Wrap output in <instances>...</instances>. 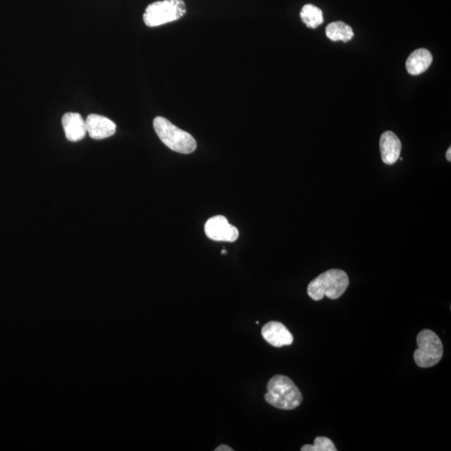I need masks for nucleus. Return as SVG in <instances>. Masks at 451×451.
<instances>
[{"label":"nucleus","mask_w":451,"mask_h":451,"mask_svg":"<svg viewBox=\"0 0 451 451\" xmlns=\"http://www.w3.org/2000/svg\"><path fill=\"white\" fill-rule=\"evenodd\" d=\"M350 280L343 270L331 269L314 278L307 286V292L314 301H321L325 296L338 299L346 293Z\"/></svg>","instance_id":"f03ea898"},{"label":"nucleus","mask_w":451,"mask_h":451,"mask_svg":"<svg viewBox=\"0 0 451 451\" xmlns=\"http://www.w3.org/2000/svg\"><path fill=\"white\" fill-rule=\"evenodd\" d=\"M85 124L90 137L95 140L112 137L117 130V126L112 121L100 114H89L86 118Z\"/></svg>","instance_id":"6e6552de"},{"label":"nucleus","mask_w":451,"mask_h":451,"mask_svg":"<svg viewBox=\"0 0 451 451\" xmlns=\"http://www.w3.org/2000/svg\"><path fill=\"white\" fill-rule=\"evenodd\" d=\"M326 35L331 40H341L346 43L352 39L355 34L351 26L342 22H337L330 23L326 27Z\"/></svg>","instance_id":"f8f14e48"},{"label":"nucleus","mask_w":451,"mask_h":451,"mask_svg":"<svg viewBox=\"0 0 451 451\" xmlns=\"http://www.w3.org/2000/svg\"><path fill=\"white\" fill-rule=\"evenodd\" d=\"M265 400L277 409L292 411L302 404L303 395L293 381L285 375H277L266 385Z\"/></svg>","instance_id":"f257e3e1"},{"label":"nucleus","mask_w":451,"mask_h":451,"mask_svg":"<svg viewBox=\"0 0 451 451\" xmlns=\"http://www.w3.org/2000/svg\"><path fill=\"white\" fill-rule=\"evenodd\" d=\"M221 253H223V254H227V251H226V250H223V251H221Z\"/></svg>","instance_id":"f3484780"},{"label":"nucleus","mask_w":451,"mask_h":451,"mask_svg":"<svg viewBox=\"0 0 451 451\" xmlns=\"http://www.w3.org/2000/svg\"><path fill=\"white\" fill-rule=\"evenodd\" d=\"M446 159H447V161H448L450 162H451V148H450V147L448 149V151H446Z\"/></svg>","instance_id":"dca6fc26"},{"label":"nucleus","mask_w":451,"mask_h":451,"mask_svg":"<svg viewBox=\"0 0 451 451\" xmlns=\"http://www.w3.org/2000/svg\"><path fill=\"white\" fill-rule=\"evenodd\" d=\"M381 158L387 165H393L400 158L402 145L399 137L391 130L381 135L380 140Z\"/></svg>","instance_id":"1a4fd4ad"},{"label":"nucleus","mask_w":451,"mask_h":451,"mask_svg":"<svg viewBox=\"0 0 451 451\" xmlns=\"http://www.w3.org/2000/svg\"><path fill=\"white\" fill-rule=\"evenodd\" d=\"M205 232L213 241L232 243L239 239V232L235 226L228 223L223 216H216L205 224Z\"/></svg>","instance_id":"423d86ee"},{"label":"nucleus","mask_w":451,"mask_h":451,"mask_svg":"<svg viewBox=\"0 0 451 451\" xmlns=\"http://www.w3.org/2000/svg\"><path fill=\"white\" fill-rule=\"evenodd\" d=\"M432 61V53L426 49H418L413 51L406 60V69L412 76H419L427 71Z\"/></svg>","instance_id":"9b49d317"},{"label":"nucleus","mask_w":451,"mask_h":451,"mask_svg":"<svg viewBox=\"0 0 451 451\" xmlns=\"http://www.w3.org/2000/svg\"><path fill=\"white\" fill-rule=\"evenodd\" d=\"M215 451H233L232 448L231 447H229L228 445H221L217 448L214 450Z\"/></svg>","instance_id":"2eb2a0df"},{"label":"nucleus","mask_w":451,"mask_h":451,"mask_svg":"<svg viewBox=\"0 0 451 451\" xmlns=\"http://www.w3.org/2000/svg\"><path fill=\"white\" fill-rule=\"evenodd\" d=\"M62 126L65 137L69 142L81 141L87 133L85 121L79 113L69 112L65 114L62 117Z\"/></svg>","instance_id":"9d476101"},{"label":"nucleus","mask_w":451,"mask_h":451,"mask_svg":"<svg viewBox=\"0 0 451 451\" xmlns=\"http://www.w3.org/2000/svg\"><path fill=\"white\" fill-rule=\"evenodd\" d=\"M262 337L271 346L276 348L289 346L293 343V336L282 323L271 321L262 327Z\"/></svg>","instance_id":"0eeeda50"},{"label":"nucleus","mask_w":451,"mask_h":451,"mask_svg":"<svg viewBox=\"0 0 451 451\" xmlns=\"http://www.w3.org/2000/svg\"><path fill=\"white\" fill-rule=\"evenodd\" d=\"M155 133L168 148L182 154H190L196 149V142L187 131L178 128L166 118L158 117L154 119Z\"/></svg>","instance_id":"7ed1b4c3"},{"label":"nucleus","mask_w":451,"mask_h":451,"mask_svg":"<svg viewBox=\"0 0 451 451\" xmlns=\"http://www.w3.org/2000/svg\"><path fill=\"white\" fill-rule=\"evenodd\" d=\"M301 451H337V449L330 439L318 436L315 439L314 445H303Z\"/></svg>","instance_id":"4468645a"},{"label":"nucleus","mask_w":451,"mask_h":451,"mask_svg":"<svg viewBox=\"0 0 451 451\" xmlns=\"http://www.w3.org/2000/svg\"><path fill=\"white\" fill-rule=\"evenodd\" d=\"M187 13L183 0H162L147 6L143 19L147 26L157 27L183 17Z\"/></svg>","instance_id":"20e7f679"},{"label":"nucleus","mask_w":451,"mask_h":451,"mask_svg":"<svg viewBox=\"0 0 451 451\" xmlns=\"http://www.w3.org/2000/svg\"><path fill=\"white\" fill-rule=\"evenodd\" d=\"M418 348L414 352V359L420 368H432L442 359L443 344L439 336L429 330L420 332L417 336Z\"/></svg>","instance_id":"39448f33"},{"label":"nucleus","mask_w":451,"mask_h":451,"mask_svg":"<svg viewBox=\"0 0 451 451\" xmlns=\"http://www.w3.org/2000/svg\"><path fill=\"white\" fill-rule=\"evenodd\" d=\"M300 17L307 27L311 28H318L323 23V11L318 7L311 3H307L303 7Z\"/></svg>","instance_id":"ddd939ff"}]
</instances>
